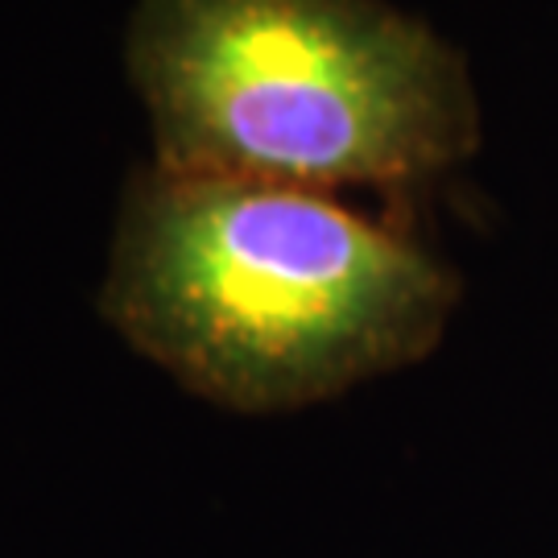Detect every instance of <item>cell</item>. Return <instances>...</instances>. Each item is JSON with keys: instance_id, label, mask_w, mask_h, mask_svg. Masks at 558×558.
I'll use <instances>...</instances> for the list:
<instances>
[{"instance_id": "obj_1", "label": "cell", "mask_w": 558, "mask_h": 558, "mask_svg": "<svg viewBox=\"0 0 558 558\" xmlns=\"http://www.w3.org/2000/svg\"><path fill=\"white\" fill-rule=\"evenodd\" d=\"M447 265L323 191L145 170L124 191L100 315L182 389L286 414L435 352Z\"/></svg>"}, {"instance_id": "obj_2", "label": "cell", "mask_w": 558, "mask_h": 558, "mask_svg": "<svg viewBox=\"0 0 558 558\" xmlns=\"http://www.w3.org/2000/svg\"><path fill=\"white\" fill-rule=\"evenodd\" d=\"M124 62L170 174L331 195L480 145L459 50L385 0H137Z\"/></svg>"}]
</instances>
